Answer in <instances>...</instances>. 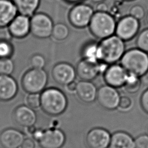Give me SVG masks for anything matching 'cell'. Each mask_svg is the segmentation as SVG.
Segmentation results:
<instances>
[{
  "mask_svg": "<svg viewBox=\"0 0 148 148\" xmlns=\"http://www.w3.org/2000/svg\"><path fill=\"white\" fill-rule=\"evenodd\" d=\"M120 64L130 75L141 77L148 72V53L136 47L126 50Z\"/></svg>",
  "mask_w": 148,
  "mask_h": 148,
  "instance_id": "6da1fadb",
  "label": "cell"
},
{
  "mask_svg": "<svg viewBox=\"0 0 148 148\" xmlns=\"http://www.w3.org/2000/svg\"><path fill=\"white\" fill-rule=\"evenodd\" d=\"M124 42L116 35L102 39L98 43L99 61L110 65L120 60L126 51Z\"/></svg>",
  "mask_w": 148,
  "mask_h": 148,
  "instance_id": "7a4b0ae2",
  "label": "cell"
},
{
  "mask_svg": "<svg viewBox=\"0 0 148 148\" xmlns=\"http://www.w3.org/2000/svg\"><path fill=\"white\" fill-rule=\"evenodd\" d=\"M114 17L106 12H94L88 24V28L92 35L99 39H103L115 33L116 27Z\"/></svg>",
  "mask_w": 148,
  "mask_h": 148,
  "instance_id": "3957f363",
  "label": "cell"
},
{
  "mask_svg": "<svg viewBox=\"0 0 148 148\" xmlns=\"http://www.w3.org/2000/svg\"><path fill=\"white\" fill-rule=\"evenodd\" d=\"M43 110L48 114L57 116L62 113L67 107L68 101L65 94L57 88H49L40 96Z\"/></svg>",
  "mask_w": 148,
  "mask_h": 148,
  "instance_id": "277c9868",
  "label": "cell"
},
{
  "mask_svg": "<svg viewBox=\"0 0 148 148\" xmlns=\"http://www.w3.org/2000/svg\"><path fill=\"white\" fill-rule=\"evenodd\" d=\"M47 82L46 72L42 69L33 68L28 71L22 79L24 90L29 93H38L46 86Z\"/></svg>",
  "mask_w": 148,
  "mask_h": 148,
  "instance_id": "5b68a950",
  "label": "cell"
},
{
  "mask_svg": "<svg viewBox=\"0 0 148 148\" xmlns=\"http://www.w3.org/2000/svg\"><path fill=\"white\" fill-rule=\"evenodd\" d=\"M34 137L42 148H61L65 142L64 133L57 128L46 131L36 130Z\"/></svg>",
  "mask_w": 148,
  "mask_h": 148,
  "instance_id": "8992f818",
  "label": "cell"
},
{
  "mask_svg": "<svg viewBox=\"0 0 148 148\" xmlns=\"http://www.w3.org/2000/svg\"><path fill=\"white\" fill-rule=\"evenodd\" d=\"M108 64L83 58L77 64L76 75L82 80L91 81L105 72Z\"/></svg>",
  "mask_w": 148,
  "mask_h": 148,
  "instance_id": "52a82bcc",
  "label": "cell"
},
{
  "mask_svg": "<svg viewBox=\"0 0 148 148\" xmlns=\"http://www.w3.org/2000/svg\"><path fill=\"white\" fill-rule=\"evenodd\" d=\"M94 13L93 8L89 5L78 3L71 9L68 18L73 27L83 28L88 26Z\"/></svg>",
  "mask_w": 148,
  "mask_h": 148,
  "instance_id": "ba28073f",
  "label": "cell"
},
{
  "mask_svg": "<svg viewBox=\"0 0 148 148\" xmlns=\"http://www.w3.org/2000/svg\"><path fill=\"white\" fill-rule=\"evenodd\" d=\"M139 28V20L129 14L117 22L115 34L124 41H128L137 35Z\"/></svg>",
  "mask_w": 148,
  "mask_h": 148,
  "instance_id": "9c48e42d",
  "label": "cell"
},
{
  "mask_svg": "<svg viewBox=\"0 0 148 148\" xmlns=\"http://www.w3.org/2000/svg\"><path fill=\"white\" fill-rule=\"evenodd\" d=\"M121 96L116 88L106 84L101 86L97 90L98 102L106 110H113L119 107Z\"/></svg>",
  "mask_w": 148,
  "mask_h": 148,
  "instance_id": "30bf717a",
  "label": "cell"
},
{
  "mask_svg": "<svg viewBox=\"0 0 148 148\" xmlns=\"http://www.w3.org/2000/svg\"><path fill=\"white\" fill-rule=\"evenodd\" d=\"M53 26L50 17L43 13L34 15L30 20V31L38 38H47L51 35Z\"/></svg>",
  "mask_w": 148,
  "mask_h": 148,
  "instance_id": "8fae6325",
  "label": "cell"
},
{
  "mask_svg": "<svg viewBox=\"0 0 148 148\" xmlns=\"http://www.w3.org/2000/svg\"><path fill=\"white\" fill-rule=\"evenodd\" d=\"M106 84L115 88L123 87L129 74L121 64H110L103 73Z\"/></svg>",
  "mask_w": 148,
  "mask_h": 148,
  "instance_id": "7c38bea8",
  "label": "cell"
},
{
  "mask_svg": "<svg viewBox=\"0 0 148 148\" xmlns=\"http://www.w3.org/2000/svg\"><path fill=\"white\" fill-rule=\"evenodd\" d=\"M110 139L111 135L109 132L100 127L90 130L86 138V143L89 148H108Z\"/></svg>",
  "mask_w": 148,
  "mask_h": 148,
  "instance_id": "4fadbf2b",
  "label": "cell"
},
{
  "mask_svg": "<svg viewBox=\"0 0 148 148\" xmlns=\"http://www.w3.org/2000/svg\"><path fill=\"white\" fill-rule=\"evenodd\" d=\"M51 74L55 82L62 86H66L75 81L77 75L76 68L67 62L56 64L52 69Z\"/></svg>",
  "mask_w": 148,
  "mask_h": 148,
  "instance_id": "5bb4252c",
  "label": "cell"
},
{
  "mask_svg": "<svg viewBox=\"0 0 148 148\" xmlns=\"http://www.w3.org/2000/svg\"><path fill=\"white\" fill-rule=\"evenodd\" d=\"M97 88L91 81L81 80L77 83L76 93L79 99L85 103H91L97 99Z\"/></svg>",
  "mask_w": 148,
  "mask_h": 148,
  "instance_id": "9a60e30c",
  "label": "cell"
},
{
  "mask_svg": "<svg viewBox=\"0 0 148 148\" xmlns=\"http://www.w3.org/2000/svg\"><path fill=\"white\" fill-rule=\"evenodd\" d=\"M24 139L20 131L12 128L4 130L0 135V143L3 148H18Z\"/></svg>",
  "mask_w": 148,
  "mask_h": 148,
  "instance_id": "2e32d148",
  "label": "cell"
},
{
  "mask_svg": "<svg viewBox=\"0 0 148 148\" xmlns=\"http://www.w3.org/2000/svg\"><path fill=\"white\" fill-rule=\"evenodd\" d=\"M11 34L16 38H23L30 31V20L28 17L19 15L12 20L9 24Z\"/></svg>",
  "mask_w": 148,
  "mask_h": 148,
  "instance_id": "e0dca14e",
  "label": "cell"
},
{
  "mask_svg": "<svg viewBox=\"0 0 148 148\" xmlns=\"http://www.w3.org/2000/svg\"><path fill=\"white\" fill-rule=\"evenodd\" d=\"M17 91L16 81L9 75H0V100L6 101L12 99Z\"/></svg>",
  "mask_w": 148,
  "mask_h": 148,
  "instance_id": "ac0fdd59",
  "label": "cell"
},
{
  "mask_svg": "<svg viewBox=\"0 0 148 148\" xmlns=\"http://www.w3.org/2000/svg\"><path fill=\"white\" fill-rule=\"evenodd\" d=\"M14 119L18 125L26 127L32 126L36 120L33 110L25 106H19L15 110Z\"/></svg>",
  "mask_w": 148,
  "mask_h": 148,
  "instance_id": "d6986e66",
  "label": "cell"
},
{
  "mask_svg": "<svg viewBox=\"0 0 148 148\" xmlns=\"http://www.w3.org/2000/svg\"><path fill=\"white\" fill-rule=\"evenodd\" d=\"M17 9L10 0H0V27L9 25L16 17Z\"/></svg>",
  "mask_w": 148,
  "mask_h": 148,
  "instance_id": "ffe728a7",
  "label": "cell"
},
{
  "mask_svg": "<svg viewBox=\"0 0 148 148\" xmlns=\"http://www.w3.org/2000/svg\"><path fill=\"white\" fill-rule=\"evenodd\" d=\"M109 148H135V139L126 132H115L111 135Z\"/></svg>",
  "mask_w": 148,
  "mask_h": 148,
  "instance_id": "44dd1931",
  "label": "cell"
},
{
  "mask_svg": "<svg viewBox=\"0 0 148 148\" xmlns=\"http://www.w3.org/2000/svg\"><path fill=\"white\" fill-rule=\"evenodd\" d=\"M40 0H13L17 11L22 15L29 17L38 8Z\"/></svg>",
  "mask_w": 148,
  "mask_h": 148,
  "instance_id": "7402d4cb",
  "label": "cell"
},
{
  "mask_svg": "<svg viewBox=\"0 0 148 148\" xmlns=\"http://www.w3.org/2000/svg\"><path fill=\"white\" fill-rule=\"evenodd\" d=\"M82 53L84 58L99 61L98 43L95 42H88L84 46Z\"/></svg>",
  "mask_w": 148,
  "mask_h": 148,
  "instance_id": "603a6c76",
  "label": "cell"
},
{
  "mask_svg": "<svg viewBox=\"0 0 148 148\" xmlns=\"http://www.w3.org/2000/svg\"><path fill=\"white\" fill-rule=\"evenodd\" d=\"M141 81L140 77L129 75L123 87L127 92L134 94L139 91Z\"/></svg>",
  "mask_w": 148,
  "mask_h": 148,
  "instance_id": "cb8c5ba5",
  "label": "cell"
},
{
  "mask_svg": "<svg viewBox=\"0 0 148 148\" xmlns=\"http://www.w3.org/2000/svg\"><path fill=\"white\" fill-rule=\"evenodd\" d=\"M69 34L68 27L64 24L58 23L53 26L51 35L56 40H63L68 36Z\"/></svg>",
  "mask_w": 148,
  "mask_h": 148,
  "instance_id": "d4e9b609",
  "label": "cell"
},
{
  "mask_svg": "<svg viewBox=\"0 0 148 148\" xmlns=\"http://www.w3.org/2000/svg\"><path fill=\"white\" fill-rule=\"evenodd\" d=\"M138 48L148 53V28L143 29L136 40Z\"/></svg>",
  "mask_w": 148,
  "mask_h": 148,
  "instance_id": "484cf974",
  "label": "cell"
},
{
  "mask_svg": "<svg viewBox=\"0 0 148 148\" xmlns=\"http://www.w3.org/2000/svg\"><path fill=\"white\" fill-rule=\"evenodd\" d=\"M13 61L8 58H0V75H9L14 70Z\"/></svg>",
  "mask_w": 148,
  "mask_h": 148,
  "instance_id": "4316f807",
  "label": "cell"
},
{
  "mask_svg": "<svg viewBox=\"0 0 148 148\" xmlns=\"http://www.w3.org/2000/svg\"><path fill=\"white\" fill-rule=\"evenodd\" d=\"M129 12L130 15L132 16L138 20H140L143 18L145 15V11L144 8L139 5H135L132 6Z\"/></svg>",
  "mask_w": 148,
  "mask_h": 148,
  "instance_id": "83f0119b",
  "label": "cell"
},
{
  "mask_svg": "<svg viewBox=\"0 0 148 148\" xmlns=\"http://www.w3.org/2000/svg\"><path fill=\"white\" fill-rule=\"evenodd\" d=\"M27 102L32 108H37L40 104V97L38 93H31L28 95Z\"/></svg>",
  "mask_w": 148,
  "mask_h": 148,
  "instance_id": "f1b7e54d",
  "label": "cell"
},
{
  "mask_svg": "<svg viewBox=\"0 0 148 148\" xmlns=\"http://www.w3.org/2000/svg\"><path fill=\"white\" fill-rule=\"evenodd\" d=\"M30 64L33 68L42 69L45 65V60L42 56L36 54L31 58Z\"/></svg>",
  "mask_w": 148,
  "mask_h": 148,
  "instance_id": "f546056e",
  "label": "cell"
},
{
  "mask_svg": "<svg viewBox=\"0 0 148 148\" xmlns=\"http://www.w3.org/2000/svg\"><path fill=\"white\" fill-rule=\"evenodd\" d=\"M12 52L11 45L5 42L0 41V58H8Z\"/></svg>",
  "mask_w": 148,
  "mask_h": 148,
  "instance_id": "4dcf8cb0",
  "label": "cell"
},
{
  "mask_svg": "<svg viewBox=\"0 0 148 148\" xmlns=\"http://www.w3.org/2000/svg\"><path fill=\"white\" fill-rule=\"evenodd\" d=\"M135 148H148V135L143 134L135 139Z\"/></svg>",
  "mask_w": 148,
  "mask_h": 148,
  "instance_id": "1f68e13d",
  "label": "cell"
},
{
  "mask_svg": "<svg viewBox=\"0 0 148 148\" xmlns=\"http://www.w3.org/2000/svg\"><path fill=\"white\" fill-rule=\"evenodd\" d=\"M132 106V101L127 96H122L120 98L119 107L123 110H128Z\"/></svg>",
  "mask_w": 148,
  "mask_h": 148,
  "instance_id": "d6a6232c",
  "label": "cell"
},
{
  "mask_svg": "<svg viewBox=\"0 0 148 148\" xmlns=\"http://www.w3.org/2000/svg\"><path fill=\"white\" fill-rule=\"evenodd\" d=\"M140 103L143 111L148 114V88L142 94Z\"/></svg>",
  "mask_w": 148,
  "mask_h": 148,
  "instance_id": "836d02e7",
  "label": "cell"
},
{
  "mask_svg": "<svg viewBox=\"0 0 148 148\" xmlns=\"http://www.w3.org/2000/svg\"><path fill=\"white\" fill-rule=\"evenodd\" d=\"M21 148H35L34 141L31 138H26L24 139L20 146Z\"/></svg>",
  "mask_w": 148,
  "mask_h": 148,
  "instance_id": "e575fe53",
  "label": "cell"
},
{
  "mask_svg": "<svg viewBox=\"0 0 148 148\" xmlns=\"http://www.w3.org/2000/svg\"><path fill=\"white\" fill-rule=\"evenodd\" d=\"M108 10V6L104 2L98 3L96 6V11L100 12H106Z\"/></svg>",
  "mask_w": 148,
  "mask_h": 148,
  "instance_id": "d590c367",
  "label": "cell"
},
{
  "mask_svg": "<svg viewBox=\"0 0 148 148\" xmlns=\"http://www.w3.org/2000/svg\"><path fill=\"white\" fill-rule=\"evenodd\" d=\"M77 83L76 82H75V81L71 82L70 83L68 84L66 86V89L69 92H76V87H77Z\"/></svg>",
  "mask_w": 148,
  "mask_h": 148,
  "instance_id": "8d00e7d4",
  "label": "cell"
},
{
  "mask_svg": "<svg viewBox=\"0 0 148 148\" xmlns=\"http://www.w3.org/2000/svg\"><path fill=\"white\" fill-rule=\"evenodd\" d=\"M68 2H71V3H78L80 2V1H82V0H65Z\"/></svg>",
  "mask_w": 148,
  "mask_h": 148,
  "instance_id": "74e56055",
  "label": "cell"
},
{
  "mask_svg": "<svg viewBox=\"0 0 148 148\" xmlns=\"http://www.w3.org/2000/svg\"><path fill=\"white\" fill-rule=\"evenodd\" d=\"M90 1H91L92 2H94V3H99V2H103L105 0H90Z\"/></svg>",
  "mask_w": 148,
  "mask_h": 148,
  "instance_id": "f35d334b",
  "label": "cell"
},
{
  "mask_svg": "<svg viewBox=\"0 0 148 148\" xmlns=\"http://www.w3.org/2000/svg\"><path fill=\"white\" fill-rule=\"evenodd\" d=\"M146 21L147 24H148V12H147V13L146 14Z\"/></svg>",
  "mask_w": 148,
  "mask_h": 148,
  "instance_id": "ab89813d",
  "label": "cell"
},
{
  "mask_svg": "<svg viewBox=\"0 0 148 148\" xmlns=\"http://www.w3.org/2000/svg\"><path fill=\"white\" fill-rule=\"evenodd\" d=\"M124 1H134V0H124Z\"/></svg>",
  "mask_w": 148,
  "mask_h": 148,
  "instance_id": "60d3db41",
  "label": "cell"
},
{
  "mask_svg": "<svg viewBox=\"0 0 148 148\" xmlns=\"http://www.w3.org/2000/svg\"><path fill=\"white\" fill-rule=\"evenodd\" d=\"M147 131H148V127H147Z\"/></svg>",
  "mask_w": 148,
  "mask_h": 148,
  "instance_id": "b9f144b4",
  "label": "cell"
}]
</instances>
